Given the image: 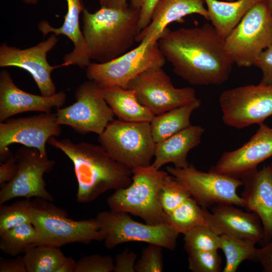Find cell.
I'll use <instances>...</instances> for the list:
<instances>
[{"instance_id": "cell-44", "label": "cell", "mask_w": 272, "mask_h": 272, "mask_svg": "<svg viewBox=\"0 0 272 272\" xmlns=\"http://www.w3.org/2000/svg\"><path fill=\"white\" fill-rule=\"evenodd\" d=\"M76 261L71 257H66L56 272H75Z\"/></svg>"}, {"instance_id": "cell-42", "label": "cell", "mask_w": 272, "mask_h": 272, "mask_svg": "<svg viewBox=\"0 0 272 272\" xmlns=\"http://www.w3.org/2000/svg\"><path fill=\"white\" fill-rule=\"evenodd\" d=\"M0 272H27L23 256L0 259Z\"/></svg>"}, {"instance_id": "cell-5", "label": "cell", "mask_w": 272, "mask_h": 272, "mask_svg": "<svg viewBox=\"0 0 272 272\" xmlns=\"http://www.w3.org/2000/svg\"><path fill=\"white\" fill-rule=\"evenodd\" d=\"M132 182L110 195L107 203L110 211L138 216L146 223H167L160 201V191L167 172L152 165L132 170Z\"/></svg>"}, {"instance_id": "cell-37", "label": "cell", "mask_w": 272, "mask_h": 272, "mask_svg": "<svg viewBox=\"0 0 272 272\" xmlns=\"http://www.w3.org/2000/svg\"><path fill=\"white\" fill-rule=\"evenodd\" d=\"M129 6L140 11L139 28L140 31L150 23L153 10L159 0H129Z\"/></svg>"}, {"instance_id": "cell-2", "label": "cell", "mask_w": 272, "mask_h": 272, "mask_svg": "<svg viewBox=\"0 0 272 272\" xmlns=\"http://www.w3.org/2000/svg\"><path fill=\"white\" fill-rule=\"evenodd\" d=\"M47 143L71 160L78 182L77 201L88 203L107 191L129 186L132 171L114 160L101 146L71 140L49 139Z\"/></svg>"}, {"instance_id": "cell-12", "label": "cell", "mask_w": 272, "mask_h": 272, "mask_svg": "<svg viewBox=\"0 0 272 272\" xmlns=\"http://www.w3.org/2000/svg\"><path fill=\"white\" fill-rule=\"evenodd\" d=\"M99 89L98 85L93 81L80 84L75 92V102L57 108L58 123L69 125L82 134L89 132L101 134L115 115Z\"/></svg>"}, {"instance_id": "cell-27", "label": "cell", "mask_w": 272, "mask_h": 272, "mask_svg": "<svg viewBox=\"0 0 272 272\" xmlns=\"http://www.w3.org/2000/svg\"><path fill=\"white\" fill-rule=\"evenodd\" d=\"M66 257L60 247L44 244L30 246L23 255L27 272H56Z\"/></svg>"}, {"instance_id": "cell-14", "label": "cell", "mask_w": 272, "mask_h": 272, "mask_svg": "<svg viewBox=\"0 0 272 272\" xmlns=\"http://www.w3.org/2000/svg\"><path fill=\"white\" fill-rule=\"evenodd\" d=\"M155 115L193 102L197 98L191 87L176 88L162 67L147 70L132 80L127 88Z\"/></svg>"}, {"instance_id": "cell-25", "label": "cell", "mask_w": 272, "mask_h": 272, "mask_svg": "<svg viewBox=\"0 0 272 272\" xmlns=\"http://www.w3.org/2000/svg\"><path fill=\"white\" fill-rule=\"evenodd\" d=\"M211 22L224 39L240 23L246 14L261 0H203Z\"/></svg>"}, {"instance_id": "cell-7", "label": "cell", "mask_w": 272, "mask_h": 272, "mask_svg": "<svg viewBox=\"0 0 272 272\" xmlns=\"http://www.w3.org/2000/svg\"><path fill=\"white\" fill-rule=\"evenodd\" d=\"M226 48L234 64L254 65L260 53L272 46V6L261 0L246 14L225 39Z\"/></svg>"}, {"instance_id": "cell-18", "label": "cell", "mask_w": 272, "mask_h": 272, "mask_svg": "<svg viewBox=\"0 0 272 272\" xmlns=\"http://www.w3.org/2000/svg\"><path fill=\"white\" fill-rule=\"evenodd\" d=\"M207 225L219 236L228 235L252 241L262 242L264 230L261 221L254 212H246L231 204H221L206 210Z\"/></svg>"}, {"instance_id": "cell-26", "label": "cell", "mask_w": 272, "mask_h": 272, "mask_svg": "<svg viewBox=\"0 0 272 272\" xmlns=\"http://www.w3.org/2000/svg\"><path fill=\"white\" fill-rule=\"evenodd\" d=\"M201 105L200 99L154 116L150 123L156 143L165 140L191 125L190 117Z\"/></svg>"}, {"instance_id": "cell-35", "label": "cell", "mask_w": 272, "mask_h": 272, "mask_svg": "<svg viewBox=\"0 0 272 272\" xmlns=\"http://www.w3.org/2000/svg\"><path fill=\"white\" fill-rule=\"evenodd\" d=\"M162 247L149 244L142 252L135 264V272H161L163 271L164 260Z\"/></svg>"}, {"instance_id": "cell-6", "label": "cell", "mask_w": 272, "mask_h": 272, "mask_svg": "<svg viewBox=\"0 0 272 272\" xmlns=\"http://www.w3.org/2000/svg\"><path fill=\"white\" fill-rule=\"evenodd\" d=\"M98 140L111 157L131 171L151 165L156 143L150 122L113 119Z\"/></svg>"}, {"instance_id": "cell-11", "label": "cell", "mask_w": 272, "mask_h": 272, "mask_svg": "<svg viewBox=\"0 0 272 272\" xmlns=\"http://www.w3.org/2000/svg\"><path fill=\"white\" fill-rule=\"evenodd\" d=\"M219 101L226 125L242 129L259 124L272 116V85L259 83L226 90Z\"/></svg>"}, {"instance_id": "cell-28", "label": "cell", "mask_w": 272, "mask_h": 272, "mask_svg": "<svg viewBox=\"0 0 272 272\" xmlns=\"http://www.w3.org/2000/svg\"><path fill=\"white\" fill-rule=\"evenodd\" d=\"M255 243L228 235L220 236V249L224 253L226 264L223 272H235L244 260L256 261Z\"/></svg>"}, {"instance_id": "cell-47", "label": "cell", "mask_w": 272, "mask_h": 272, "mask_svg": "<svg viewBox=\"0 0 272 272\" xmlns=\"http://www.w3.org/2000/svg\"><path fill=\"white\" fill-rule=\"evenodd\" d=\"M270 1V4H271V5L272 6V0H269Z\"/></svg>"}, {"instance_id": "cell-20", "label": "cell", "mask_w": 272, "mask_h": 272, "mask_svg": "<svg viewBox=\"0 0 272 272\" xmlns=\"http://www.w3.org/2000/svg\"><path fill=\"white\" fill-rule=\"evenodd\" d=\"M241 179L244 208L256 214L261 221L264 233L263 246L272 238V166L264 165Z\"/></svg>"}, {"instance_id": "cell-19", "label": "cell", "mask_w": 272, "mask_h": 272, "mask_svg": "<svg viewBox=\"0 0 272 272\" xmlns=\"http://www.w3.org/2000/svg\"><path fill=\"white\" fill-rule=\"evenodd\" d=\"M66 99V95L63 91L50 96L28 93L15 85L7 71L0 73V122L22 113L51 112L54 107L60 108Z\"/></svg>"}, {"instance_id": "cell-3", "label": "cell", "mask_w": 272, "mask_h": 272, "mask_svg": "<svg viewBox=\"0 0 272 272\" xmlns=\"http://www.w3.org/2000/svg\"><path fill=\"white\" fill-rule=\"evenodd\" d=\"M139 14L129 6L124 9L101 7L95 13L84 8L82 32L91 59L104 63L127 52L140 32Z\"/></svg>"}, {"instance_id": "cell-29", "label": "cell", "mask_w": 272, "mask_h": 272, "mask_svg": "<svg viewBox=\"0 0 272 272\" xmlns=\"http://www.w3.org/2000/svg\"><path fill=\"white\" fill-rule=\"evenodd\" d=\"M206 210L190 196L166 216V222L178 233L184 234L196 226L207 225Z\"/></svg>"}, {"instance_id": "cell-16", "label": "cell", "mask_w": 272, "mask_h": 272, "mask_svg": "<svg viewBox=\"0 0 272 272\" xmlns=\"http://www.w3.org/2000/svg\"><path fill=\"white\" fill-rule=\"evenodd\" d=\"M58 40L56 35L52 34L47 40L22 49L4 42L0 47V67L14 66L26 71L32 76L41 95L52 96L56 93V87L51 78V73L61 65H50L47 55Z\"/></svg>"}, {"instance_id": "cell-1", "label": "cell", "mask_w": 272, "mask_h": 272, "mask_svg": "<svg viewBox=\"0 0 272 272\" xmlns=\"http://www.w3.org/2000/svg\"><path fill=\"white\" fill-rule=\"evenodd\" d=\"M161 51L174 72L193 85H220L226 82L234 63L225 39L212 24L171 30L158 40Z\"/></svg>"}, {"instance_id": "cell-43", "label": "cell", "mask_w": 272, "mask_h": 272, "mask_svg": "<svg viewBox=\"0 0 272 272\" xmlns=\"http://www.w3.org/2000/svg\"><path fill=\"white\" fill-rule=\"evenodd\" d=\"M127 0H99L101 7L116 9H124L127 8L129 5Z\"/></svg>"}, {"instance_id": "cell-13", "label": "cell", "mask_w": 272, "mask_h": 272, "mask_svg": "<svg viewBox=\"0 0 272 272\" xmlns=\"http://www.w3.org/2000/svg\"><path fill=\"white\" fill-rule=\"evenodd\" d=\"M14 156L18 169L10 181L1 185L0 205L17 197L52 201L53 197L46 189L43 176L52 170L54 161L41 156L36 149L25 146L19 148Z\"/></svg>"}, {"instance_id": "cell-48", "label": "cell", "mask_w": 272, "mask_h": 272, "mask_svg": "<svg viewBox=\"0 0 272 272\" xmlns=\"http://www.w3.org/2000/svg\"><path fill=\"white\" fill-rule=\"evenodd\" d=\"M270 165L272 166V160H271V162Z\"/></svg>"}, {"instance_id": "cell-8", "label": "cell", "mask_w": 272, "mask_h": 272, "mask_svg": "<svg viewBox=\"0 0 272 272\" xmlns=\"http://www.w3.org/2000/svg\"><path fill=\"white\" fill-rule=\"evenodd\" d=\"M166 59L158 40L143 41L134 49L104 63L91 62L86 76L100 87H119L127 89L129 83L148 69L163 67Z\"/></svg>"}, {"instance_id": "cell-10", "label": "cell", "mask_w": 272, "mask_h": 272, "mask_svg": "<svg viewBox=\"0 0 272 272\" xmlns=\"http://www.w3.org/2000/svg\"><path fill=\"white\" fill-rule=\"evenodd\" d=\"M166 169L203 209L221 204L245 207L243 199L237 193L238 188L243 185L241 179L210 170L201 171L192 164L183 168L167 166Z\"/></svg>"}, {"instance_id": "cell-33", "label": "cell", "mask_w": 272, "mask_h": 272, "mask_svg": "<svg viewBox=\"0 0 272 272\" xmlns=\"http://www.w3.org/2000/svg\"><path fill=\"white\" fill-rule=\"evenodd\" d=\"M191 196L186 188L174 176L168 173L160 191V201L166 216Z\"/></svg>"}, {"instance_id": "cell-30", "label": "cell", "mask_w": 272, "mask_h": 272, "mask_svg": "<svg viewBox=\"0 0 272 272\" xmlns=\"http://www.w3.org/2000/svg\"><path fill=\"white\" fill-rule=\"evenodd\" d=\"M37 240V233L32 223H26L10 228L0 234V249L8 255L17 256Z\"/></svg>"}, {"instance_id": "cell-46", "label": "cell", "mask_w": 272, "mask_h": 272, "mask_svg": "<svg viewBox=\"0 0 272 272\" xmlns=\"http://www.w3.org/2000/svg\"><path fill=\"white\" fill-rule=\"evenodd\" d=\"M221 1H227V2H232V1H235V0H221Z\"/></svg>"}, {"instance_id": "cell-24", "label": "cell", "mask_w": 272, "mask_h": 272, "mask_svg": "<svg viewBox=\"0 0 272 272\" xmlns=\"http://www.w3.org/2000/svg\"><path fill=\"white\" fill-rule=\"evenodd\" d=\"M99 87L100 94L118 119L150 122L155 116L139 102L133 90L119 87Z\"/></svg>"}, {"instance_id": "cell-22", "label": "cell", "mask_w": 272, "mask_h": 272, "mask_svg": "<svg viewBox=\"0 0 272 272\" xmlns=\"http://www.w3.org/2000/svg\"><path fill=\"white\" fill-rule=\"evenodd\" d=\"M198 14L209 21V16L203 0H159L156 5L151 22L138 35L135 42L158 40L169 24L181 23L183 18Z\"/></svg>"}, {"instance_id": "cell-21", "label": "cell", "mask_w": 272, "mask_h": 272, "mask_svg": "<svg viewBox=\"0 0 272 272\" xmlns=\"http://www.w3.org/2000/svg\"><path fill=\"white\" fill-rule=\"evenodd\" d=\"M67 12L62 25L54 28L46 21H41L38 26L43 35L49 33L56 36L63 35L74 44V49L65 55L61 66L76 65L85 68L91 63L90 53L80 25V15L84 9L81 0H66Z\"/></svg>"}, {"instance_id": "cell-36", "label": "cell", "mask_w": 272, "mask_h": 272, "mask_svg": "<svg viewBox=\"0 0 272 272\" xmlns=\"http://www.w3.org/2000/svg\"><path fill=\"white\" fill-rule=\"evenodd\" d=\"M114 268L112 256L94 254L84 255L77 261L75 272H111Z\"/></svg>"}, {"instance_id": "cell-32", "label": "cell", "mask_w": 272, "mask_h": 272, "mask_svg": "<svg viewBox=\"0 0 272 272\" xmlns=\"http://www.w3.org/2000/svg\"><path fill=\"white\" fill-rule=\"evenodd\" d=\"M33 206L29 198L0 206V234L14 227L31 223L30 214Z\"/></svg>"}, {"instance_id": "cell-15", "label": "cell", "mask_w": 272, "mask_h": 272, "mask_svg": "<svg viewBox=\"0 0 272 272\" xmlns=\"http://www.w3.org/2000/svg\"><path fill=\"white\" fill-rule=\"evenodd\" d=\"M61 132L56 113L42 112L29 117L8 119L0 122V162L12 154L8 147L18 143L35 148L42 156H47L46 144L52 137Z\"/></svg>"}, {"instance_id": "cell-31", "label": "cell", "mask_w": 272, "mask_h": 272, "mask_svg": "<svg viewBox=\"0 0 272 272\" xmlns=\"http://www.w3.org/2000/svg\"><path fill=\"white\" fill-rule=\"evenodd\" d=\"M186 252L193 250L218 251L220 249V236L207 225L196 226L184 234Z\"/></svg>"}, {"instance_id": "cell-34", "label": "cell", "mask_w": 272, "mask_h": 272, "mask_svg": "<svg viewBox=\"0 0 272 272\" xmlns=\"http://www.w3.org/2000/svg\"><path fill=\"white\" fill-rule=\"evenodd\" d=\"M188 269L192 272H220L222 259L218 251L193 250L186 252Z\"/></svg>"}, {"instance_id": "cell-45", "label": "cell", "mask_w": 272, "mask_h": 272, "mask_svg": "<svg viewBox=\"0 0 272 272\" xmlns=\"http://www.w3.org/2000/svg\"><path fill=\"white\" fill-rule=\"evenodd\" d=\"M21 1L27 4L35 5L39 2V0H21Z\"/></svg>"}, {"instance_id": "cell-41", "label": "cell", "mask_w": 272, "mask_h": 272, "mask_svg": "<svg viewBox=\"0 0 272 272\" xmlns=\"http://www.w3.org/2000/svg\"><path fill=\"white\" fill-rule=\"evenodd\" d=\"M256 261H258L265 272H272V238L261 248H257Z\"/></svg>"}, {"instance_id": "cell-38", "label": "cell", "mask_w": 272, "mask_h": 272, "mask_svg": "<svg viewBox=\"0 0 272 272\" xmlns=\"http://www.w3.org/2000/svg\"><path fill=\"white\" fill-rule=\"evenodd\" d=\"M254 66L259 68L262 73L260 83L272 85V46L267 47L260 53Z\"/></svg>"}, {"instance_id": "cell-9", "label": "cell", "mask_w": 272, "mask_h": 272, "mask_svg": "<svg viewBox=\"0 0 272 272\" xmlns=\"http://www.w3.org/2000/svg\"><path fill=\"white\" fill-rule=\"evenodd\" d=\"M96 218L104 236L105 246L108 249L125 242H143L174 250L180 234L167 223L143 224L124 213L102 211Z\"/></svg>"}, {"instance_id": "cell-40", "label": "cell", "mask_w": 272, "mask_h": 272, "mask_svg": "<svg viewBox=\"0 0 272 272\" xmlns=\"http://www.w3.org/2000/svg\"><path fill=\"white\" fill-rule=\"evenodd\" d=\"M18 169L15 156L12 154L5 162L0 164V185L10 181Z\"/></svg>"}, {"instance_id": "cell-4", "label": "cell", "mask_w": 272, "mask_h": 272, "mask_svg": "<svg viewBox=\"0 0 272 272\" xmlns=\"http://www.w3.org/2000/svg\"><path fill=\"white\" fill-rule=\"evenodd\" d=\"M30 214L37 240L34 245L44 244L60 247L71 243L88 244L104 240L96 218L74 220L67 212L50 201L35 198Z\"/></svg>"}, {"instance_id": "cell-17", "label": "cell", "mask_w": 272, "mask_h": 272, "mask_svg": "<svg viewBox=\"0 0 272 272\" xmlns=\"http://www.w3.org/2000/svg\"><path fill=\"white\" fill-rule=\"evenodd\" d=\"M258 125L248 142L236 150L224 152L209 170L241 179L272 157V127L264 122Z\"/></svg>"}, {"instance_id": "cell-39", "label": "cell", "mask_w": 272, "mask_h": 272, "mask_svg": "<svg viewBox=\"0 0 272 272\" xmlns=\"http://www.w3.org/2000/svg\"><path fill=\"white\" fill-rule=\"evenodd\" d=\"M138 254L128 249L117 254L114 260V272H135V264Z\"/></svg>"}, {"instance_id": "cell-23", "label": "cell", "mask_w": 272, "mask_h": 272, "mask_svg": "<svg viewBox=\"0 0 272 272\" xmlns=\"http://www.w3.org/2000/svg\"><path fill=\"white\" fill-rule=\"evenodd\" d=\"M205 129L199 125H192L156 143L155 160L151 164L160 169L167 163H172L174 167L183 168L189 164L187 157L189 152L198 146Z\"/></svg>"}]
</instances>
